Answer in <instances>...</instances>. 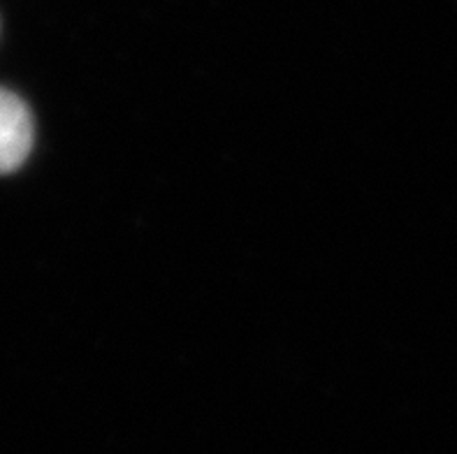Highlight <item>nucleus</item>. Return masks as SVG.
I'll return each mask as SVG.
<instances>
[{"label": "nucleus", "mask_w": 457, "mask_h": 454, "mask_svg": "<svg viewBox=\"0 0 457 454\" xmlns=\"http://www.w3.org/2000/svg\"><path fill=\"white\" fill-rule=\"evenodd\" d=\"M33 116L19 95L0 88V174H10L26 162L33 149Z\"/></svg>", "instance_id": "nucleus-1"}]
</instances>
